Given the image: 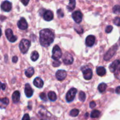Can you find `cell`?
I'll return each mask as SVG.
<instances>
[{
    "mask_svg": "<svg viewBox=\"0 0 120 120\" xmlns=\"http://www.w3.org/2000/svg\"><path fill=\"white\" fill-rule=\"evenodd\" d=\"M75 7H76V1H74V0H71V1H70V2H69V5H68V7H67V8H68L69 11L71 12L75 9Z\"/></svg>",
    "mask_w": 120,
    "mask_h": 120,
    "instance_id": "603a6c76",
    "label": "cell"
},
{
    "mask_svg": "<svg viewBox=\"0 0 120 120\" xmlns=\"http://www.w3.org/2000/svg\"><path fill=\"white\" fill-rule=\"evenodd\" d=\"M116 93L118 94H120V86L117 87V89L116 90Z\"/></svg>",
    "mask_w": 120,
    "mask_h": 120,
    "instance_id": "ab89813d",
    "label": "cell"
},
{
    "mask_svg": "<svg viewBox=\"0 0 120 120\" xmlns=\"http://www.w3.org/2000/svg\"><path fill=\"white\" fill-rule=\"evenodd\" d=\"M38 114L40 118L43 120H56V118L55 116H53L52 114L46 110L44 109H42L38 112Z\"/></svg>",
    "mask_w": 120,
    "mask_h": 120,
    "instance_id": "7a4b0ae2",
    "label": "cell"
},
{
    "mask_svg": "<svg viewBox=\"0 0 120 120\" xmlns=\"http://www.w3.org/2000/svg\"><path fill=\"white\" fill-rule=\"evenodd\" d=\"M117 49H118V46H117V45H114L112 48H110V49L108 50L107 52L105 53L104 58V60H109L113 56V55H114L116 52L117 51Z\"/></svg>",
    "mask_w": 120,
    "mask_h": 120,
    "instance_id": "5b68a950",
    "label": "cell"
},
{
    "mask_svg": "<svg viewBox=\"0 0 120 120\" xmlns=\"http://www.w3.org/2000/svg\"><path fill=\"white\" fill-rule=\"evenodd\" d=\"M12 98L14 103H18L20 100V93L18 91H14L12 96Z\"/></svg>",
    "mask_w": 120,
    "mask_h": 120,
    "instance_id": "ffe728a7",
    "label": "cell"
},
{
    "mask_svg": "<svg viewBox=\"0 0 120 120\" xmlns=\"http://www.w3.org/2000/svg\"><path fill=\"white\" fill-rule=\"evenodd\" d=\"M33 93H34V91H33L30 86L28 83L26 84L25 87V93L26 96L28 98H30L32 96Z\"/></svg>",
    "mask_w": 120,
    "mask_h": 120,
    "instance_id": "5bb4252c",
    "label": "cell"
},
{
    "mask_svg": "<svg viewBox=\"0 0 120 120\" xmlns=\"http://www.w3.org/2000/svg\"><path fill=\"white\" fill-rule=\"evenodd\" d=\"M21 2H22V4H23V5H24L25 6L27 5H28V4L29 3V1H21Z\"/></svg>",
    "mask_w": 120,
    "mask_h": 120,
    "instance_id": "60d3db41",
    "label": "cell"
},
{
    "mask_svg": "<svg viewBox=\"0 0 120 120\" xmlns=\"http://www.w3.org/2000/svg\"><path fill=\"white\" fill-rule=\"evenodd\" d=\"M79 100L81 101L84 102L85 101L86 98L85 93H84L83 91H80L79 93Z\"/></svg>",
    "mask_w": 120,
    "mask_h": 120,
    "instance_id": "f1b7e54d",
    "label": "cell"
},
{
    "mask_svg": "<svg viewBox=\"0 0 120 120\" xmlns=\"http://www.w3.org/2000/svg\"><path fill=\"white\" fill-rule=\"evenodd\" d=\"M18 28L20 29H22V30H25V29H26L28 28V23H27L26 21V19L24 18H22L18 21Z\"/></svg>",
    "mask_w": 120,
    "mask_h": 120,
    "instance_id": "7c38bea8",
    "label": "cell"
},
{
    "mask_svg": "<svg viewBox=\"0 0 120 120\" xmlns=\"http://www.w3.org/2000/svg\"><path fill=\"white\" fill-rule=\"evenodd\" d=\"M113 12L115 14H120V6L116 5L113 8Z\"/></svg>",
    "mask_w": 120,
    "mask_h": 120,
    "instance_id": "4dcf8cb0",
    "label": "cell"
},
{
    "mask_svg": "<svg viewBox=\"0 0 120 120\" xmlns=\"http://www.w3.org/2000/svg\"><path fill=\"white\" fill-rule=\"evenodd\" d=\"M48 98H49L50 101H55L57 99V96H56V93L54 91H49L48 93Z\"/></svg>",
    "mask_w": 120,
    "mask_h": 120,
    "instance_id": "cb8c5ba5",
    "label": "cell"
},
{
    "mask_svg": "<svg viewBox=\"0 0 120 120\" xmlns=\"http://www.w3.org/2000/svg\"><path fill=\"white\" fill-rule=\"evenodd\" d=\"M43 18L46 21H50L53 19V13L50 10H47L45 11L43 15Z\"/></svg>",
    "mask_w": 120,
    "mask_h": 120,
    "instance_id": "9a60e30c",
    "label": "cell"
},
{
    "mask_svg": "<svg viewBox=\"0 0 120 120\" xmlns=\"http://www.w3.org/2000/svg\"><path fill=\"white\" fill-rule=\"evenodd\" d=\"M63 61L65 64H71L73 62V57L69 53L66 52L63 57Z\"/></svg>",
    "mask_w": 120,
    "mask_h": 120,
    "instance_id": "9c48e42d",
    "label": "cell"
},
{
    "mask_svg": "<svg viewBox=\"0 0 120 120\" xmlns=\"http://www.w3.org/2000/svg\"><path fill=\"white\" fill-rule=\"evenodd\" d=\"M18 61V57L15 56L12 57V62L13 63H16Z\"/></svg>",
    "mask_w": 120,
    "mask_h": 120,
    "instance_id": "f35d334b",
    "label": "cell"
},
{
    "mask_svg": "<svg viewBox=\"0 0 120 120\" xmlns=\"http://www.w3.org/2000/svg\"><path fill=\"white\" fill-rule=\"evenodd\" d=\"M75 30L79 34H82V33L83 32V29L82 28V27L80 25H75Z\"/></svg>",
    "mask_w": 120,
    "mask_h": 120,
    "instance_id": "83f0119b",
    "label": "cell"
},
{
    "mask_svg": "<svg viewBox=\"0 0 120 120\" xmlns=\"http://www.w3.org/2000/svg\"><path fill=\"white\" fill-rule=\"evenodd\" d=\"M72 18L76 23H80L82 21L83 15H82V13L80 11H76L74 12L72 14Z\"/></svg>",
    "mask_w": 120,
    "mask_h": 120,
    "instance_id": "52a82bcc",
    "label": "cell"
},
{
    "mask_svg": "<svg viewBox=\"0 0 120 120\" xmlns=\"http://www.w3.org/2000/svg\"><path fill=\"white\" fill-rule=\"evenodd\" d=\"M77 92V89H75V88H72V89H70V90H69L68 92L67 93L66 96V99L67 101L69 102V103L72 101L75 98Z\"/></svg>",
    "mask_w": 120,
    "mask_h": 120,
    "instance_id": "8992f818",
    "label": "cell"
},
{
    "mask_svg": "<svg viewBox=\"0 0 120 120\" xmlns=\"http://www.w3.org/2000/svg\"><path fill=\"white\" fill-rule=\"evenodd\" d=\"M79 113V111L77 109H73L70 111V115L71 117H76V116H78Z\"/></svg>",
    "mask_w": 120,
    "mask_h": 120,
    "instance_id": "f546056e",
    "label": "cell"
},
{
    "mask_svg": "<svg viewBox=\"0 0 120 120\" xmlns=\"http://www.w3.org/2000/svg\"><path fill=\"white\" fill-rule=\"evenodd\" d=\"M96 106V104L94 101H91L90 103V109H93Z\"/></svg>",
    "mask_w": 120,
    "mask_h": 120,
    "instance_id": "74e56055",
    "label": "cell"
},
{
    "mask_svg": "<svg viewBox=\"0 0 120 120\" xmlns=\"http://www.w3.org/2000/svg\"><path fill=\"white\" fill-rule=\"evenodd\" d=\"M67 73L65 70H57L56 73V77L57 79L59 81H62L66 77Z\"/></svg>",
    "mask_w": 120,
    "mask_h": 120,
    "instance_id": "8fae6325",
    "label": "cell"
},
{
    "mask_svg": "<svg viewBox=\"0 0 120 120\" xmlns=\"http://www.w3.org/2000/svg\"><path fill=\"white\" fill-rule=\"evenodd\" d=\"M120 64V61L118 60H116L114 61V62L110 64V66H109V69H110V70L111 72H115V71H116V69H117V67L119 66Z\"/></svg>",
    "mask_w": 120,
    "mask_h": 120,
    "instance_id": "e0dca14e",
    "label": "cell"
},
{
    "mask_svg": "<svg viewBox=\"0 0 120 120\" xmlns=\"http://www.w3.org/2000/svg\"><path fill=\"white\" fill-rule=\"evenodd\" d=\"M39 53H38V52L36 51H34L31 54V56H30V59L32 61L35 62V61L37 60L39 58Z\"/></svg>",
    "mask_w": 120,
    "mask_h": 120,
    "instance_id": "484cf974",
    "label": "cell"
},
{
    "mask_svg": "<svg viewBox=\"0 0 120 120\" xmlns=\"http://www.w3.org/2000/svg\"><path fill=\"white\" fill-rule=\"evenodd\" d=\"M25 75L27 77H28V78H30V77H31L32 76L34 75V69L33 68H32V67L29 68L28 69H27L26 70H25Z\"/></svg>",
    "mask_w": 120,
    "mask_h": 120,
    "instance_id": "7402d4cb",
    "label": "cell"
},
{
    "mask_svg": "<svg viewBox=\"0 0 120 120\" xmlns=\"http://www.w3.org/2000/svg\"><path fill=\"white\" fill-rule=\"evenodd\" d=\"M1 35H2V31H1V28H0V37L1 36Z\"/></svg>",
    "mask_w": 120,
    "mask_h": 120,
    "instance_id": "7bdbcfd3",
    "label": "cell"
},
{
    "mask_svg": "<svg viewBox=\"0 0 120 120\" xmlns=\"http://www.w3.org/2000/svg\"><path fill=\"white\" fill-rule=\"evenodd\" d=\"M62 56V53L60 49L57 45H55L52 50V58L55 60H58Z\"/></svg>",
    "mask_w": 120,
    "mask_h": 120,
    "instance_id": "277c9868",
    "label": "cell"
},
{
    "mask_svg": "<svg viewBox=\"0 0 120 120\" xmlns=\"http://www.w3.org/2000/svg\"><path fill=\"white\" fill-rule=\"evenodd\" d=\"M83 71V77L84 79L87 80H89L91 79L93 77V71L91 69H87L82 70Z\"/></svg>",
    "mask_w": 120,
    "mask_h": 120,
    "instance_id": "4fadbf2b",
    "label": "cell"
},
{
    "mask_svg": "<svg viewBox=\"0 0 120 120\" xmlns=\"http://www.w3.org/2000/svg\"><path fill=\"white\" fill-rule=\"evenodd\" d=\"M119 70H120V68L119 69Z\"/></svg>",
    "mask_w": 120,
    "mask_h": 120,
    "instance_id": "bcb514c9",
    "label": "cell"
},
{
    "mask_svg": "<svg viewBox=\"0 0 120 120\" xmlns=\"http://www.w3.org/2000/svg\"><path fill=\"white\" fill-rule=\"evenodd\" d=\"M34 84L38 88H42L43 86V82L40 77H36L34 80Z\"/></svg>",
    "mask_w": 120,
    "mask_h": 120,
    "instance_id": "d6986e66",
    "label": "cell"
},
{
    "mask_svg": "<svg viewBox=\"0 0 120 120\" xmlns=\"http://www.w3.org/2000/svg\"><path fill=\"white\" fill-rule=\"evenodd\" d=\"M1 8L4 11L9 12L11 10L12 8V3L9 1H5L1 4Z\"/></svg>",
    "mask_w": 120,
    "mask_h": 120,
    "instance_id": "30bf717a",
    "label": "cell"
},
{
    "mask_svg": "<svg viewBox=\"0 0 120 120\" xmlns=\"http://www.w3.org/2000/svg\"><path fill=\"white\" fill-rule=\"evenodd\" d=\"M119 43H120V39H119Z\"/></svg>",
    "mask_w": 120,
    "mask_h": 120,
    "instance_id": "f6af8a7d",
    "label": "cell"
},
{
    "mask_svg": "<svg viewBox=\"0 0 120 120\" xmlns=\"http://www.w3.org/2000/svg\"><path fill=\"white\" fill-rule=\"evenodd\" d=\"M57 14L59 18H63L64 16V13L62 9H59L57 11Z\"/></svg>",
    "mask_w": 120,
    "mask_h": 120,
    "instance_id": "d6a6232c",
    "label": "cell"
},
{
    "mask_svg": "<svg viewBox=\"0 0 120 120\" xmlns=\"http://www.w3.org/2000/svg\"><path fill=\"white\" fill-rule=\"evenodd\" d=\"M97 74L100 76H103L106 73V70L104 67L100 66L97 68Z\"/></svg>",
    "mask_w": 120,
    "mask_h": 120,
    "instance_id": "44dd1931",
    "label": "cell"
},
{
    "mask_svg": "<svg viewBox=\"0 0 120 120\" xmlns=\"http://www.w3.org/2000/svg\"><path fill=\"white\" fill-rule=\"evenodd\" d=\"M5 35L9 42H15L17 40V38H16V36H14L12 30L11 29H7L5 30Z\"/></svg>",
    "mask_w": 120,
    "mask_h": 120,
    "instance_id": "ba28073f",
    "label": "cell"
},
{
    "mask_svg": "<svg viewBox=\"0 0 120 120\" xmlns=\"http://www.w3.org/2000/svg\"><path fill=\"white\" fill-rule=\"evenodd\" d=\"M1 88H2V90H4L5 89V88H6L5 84H2V87H1Z\"/></svg>",
    "mask_w": 120,
    "mask_h": 120,
    "instance_id": "b9f144b4",
    "label": "cell"
},
{
    "mask_svg": "<svg viewBox=\"0 0 120 120\" xmlns=\"http://www.w3.org/2000/svg\"><path fill=\"white\" fill-rule=\"evenodd\" d=\"M30 46V41L28 40L23 39L19 43V49L22 53H26L29 50Z\"/></svg>",
    "mask_w": 120,
    "mask_h": 120,
    "instance_id": "3957f363",
    "label": "cell"
},
{
    "mask_svg": "<svg viewBox=\"0 0 120 120\" xmlns=\"http://www.w3.org/2000/svg\"><path fill=\"white\" fill-rule=\"evenodd\" d=\"M22 120H30V117H29V114H25L23 116Z\"/></svg>",
    "mask_w": 120,
    "mask_h": 120,
    "instance_id": "8d00e7d4",
    "label": "cell"
},
{
    "mask_svg": "<svg viewBox=\"0 0 120 120\" xmlns=\"http://www.w3.org/2000/svg\"><path fill=\"white\" fill-rule=\"evenodd\" d=\"M40 43L43 47L49 46L53 42L55 34L52 30L49 29H43L40 32Z\"/></svg>",
    "mask_w": 120,
    "mask_h": 120,
    "instance_id": "6da1fadb",
    "label": "cell"
},
{
    "mask_svg": "<svg viewBox=\"0 0 120 120\" xmlns=\"http://www.w3.org/2000/svg\"><path fill=\"white\" fill-rule=\"evenodd\" d=\"M2 83H1V82H0V90H1V87H2Z\"/></svg>",
    "mask_w": 120,
    "mask_h": 120,
    "instance_id": "ee69618b",
    "label": "cell"
},
{
    "mask_svg": "<svg viewBox=\"0 0 120 120\" xmlns=\"http://www.w3.org/2000/svg\"><path fill=\"white\" fill-rule=\"evenodd\" d=\"M95 42V37L93 35H89L86 38V45L89 47L93 46Z\"/></svg>",
    "mask_w": 120,
    "mask_h": 120,
    "instance_id": "2e32d148",
    "label": "cell"
},
{
    "mask_svg": "<svg viewBox=\"0 0 120 120\" xmlns=\"http://www.w3.org/2000/svg\"><path fill=\"white\" fill-rule=\"evenodd\" d=\"M9 99L7 97L3 98H0V109H5L9 104Z\"/></svg>",
    "mask_w": 120,
    "mask_h": 120,
    "instance_id": "ac0fdd59",
    "label": "cell"
},
{
    "mask_svg": "<svg viewBox=\"0 0 120 120\" xmlns=\"http://www.w3.org/2000/svg\"><path fill=\"white\" fill-rule=\"evenodd\" d=\"M112 29H113V28H112V26L111 25L108 26L106 28V29H105V32L107 33V34H109V33H110L111 31H112Z\"/></svg>",
    "mask_w": 120,
    "mask_h": 120,
    "instance_id": "836d02e7",
    "label": "cell"
},
{
    "mask_svg": "<svg viewBox=\"0 0 120 120\" xmlns=\"http://www.w3.org/2000/svg\"><path fill=\"white\" fill-rule=\"evenodd\" d=\"M100 115V112L98 110H93V111L91 112V117L93 118H98V117Z\"/></svg>",
    "mask_w": 120,
    "mask_h": 120,
    "instance_id": "4316f807",
    "label": "cell"
},
{
    "mask_svg": "<svg viewBox=\"0 0 120 120\" xmlns=\"http://www.w3.org/2000/svg\"><path fill=\"white\" fill-rule=\"evenodd\" d=\"M107 87V84H105V83H101V84H99V86H98V91H99L100 93L104 92V91H105V90H106Z\"/></svg>",
    "mask_w": 120,
    "mask_h": 120,
    "instance_id": "d4e9b609",
    "label": "cell"
},
{
    "mask_svg": "<svg viewBox=\"0 0 120 120\" xmlns=\"http://www.w3.org/2000/svg\"><path fill=\"white\" fill-rule=\"evenodd\" d=\"M60 64V62L59 60H55L53 62V66L54 67H59Z\"/></svg>",
    "mask_w": 120,
    "mask_h": 120,
    "instance_id": "e575fe53",
    "label": "cell"
},
{
    "mask_svg": "<svg viewBox=\"0 0 120 120\" xmlns=\"http://www.w3.org/2000/svg\"><path fill=\"white\" fill-rule=\"evenodd\" d=\"M40 98H41L42 100H43L47 101L46 96V94L44 93H41V94H40Z\"/></svg>",
    "mask_w": 120,
    "mask_h": 120,
    "instance_id": "d590c367",
    "label": "cell"
},
{
    "mask_svg": "<svg viewBox=\"0 0 120 120\" xmlns=\"http://www.w3.org/2000/svg\"><path fill=\"white\" fill-rule=\"evenodd\" d=\"M113 22H114V23L116 25L119 26H120V18L119 17L115 18Z\"/></svg>",
    "mask_w": 120,
    "mask_h": 120,
    "instance_id": "1f68e13d",
    "label": "cell"
}]
</instances>
